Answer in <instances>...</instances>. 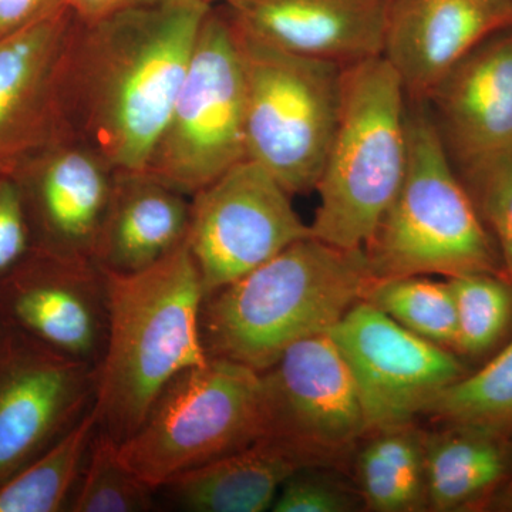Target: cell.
Here are the masks:
<instances>
[{
	"mask_svg": "<svg viewBox=\"0 0 512 512\" xmlns=\"http://www.w3.org/2000/svg\"><path fill=\"white\" fill-rule=\"evenodd\" d=\"M156 495L121 461L119 443L97 429L67 511L146 512L156 507Z\"/></svg>",
	"mask_w": 512,
	"mask_h": 512,
	"instance_id": "obj_26",
	"label": "cell"
},
{
	"mask_svg": "<svg viewBox=\"0 0 512 512\" xmlns=\"http://www.w3.org/2000/svg\"><path fill=\"white\" fill-rule=\"evenodd\" d=\"M259 375L261 440L306 466H338L367 436L355 379L329 333L293 343Z\"/></svg>",
	"mask_w": 512,
	"mask_h": 512,
	"instance_id": "obj_9",
	"label": "cell"
},
{
	"mask_svg": "<svg viewBox=\"0 0 512 512\" xmlns=\"http://www.w3.org/2000/svg\"><path fill=\"white\" fill-rule=\"evenodd\" d=\"M0 323L97 367L109 330L106 275L93 261L35 251L0 284Z\"/></svg>",
	"mask_w": 512,
	"mask_h": 512,
	"instance_id": "obj_14",
	"label": "cell"
},
{
	"mask_svg": "<svg viewBox=\"0 0 512 512\" xmlns=\"http://www.w3.org/2000/svg\"><path fill=\"white\" fill-rule=\"evenodd\" d=\"M512 29V0H389L382 56L407 100L437 84L488 37Z\"/></svg>",
	"mask_w": 512,
	"mask_h": 512,
	"instance_id": "obj_17",
	"label": "cell"
},
{
	"mask_svg": "<svg viewBox=\"0 0 512 512\" xmlns=\"http://www.w3.org/2000/svg\"><path fill=\"white\" fill-rule=\"evenodd\" d=\"M0 328H2V325H0Z\"/></svg>",
	"mask_w": 512,
	"mask_h": 512,
	"instance_id": "obj_34",
	"label": "cell"
},
{
	"mask_svg": "<svg viewBox=\"0 0 512 512\" xmlns=\"http://www.w3.org/2000/svg\"><path fill=\"white\" fill-rule=\"evenodd\" d=\"M202 2L208 3V5H231V3H237L239 0H202Z\"/></svg>",
	"mask_w": 512,
	"mask_h": 512,
	"instance_id": "obj_33",
	"label": "cell"
},
{
	"mask_svg": "<svg viewBox=\"0 0 512 512\" xmlns=\"http://www.w3.org/2000/svg\"><path fill=\"white\" fill-rule=\"evenodd\" d=\"M35 254L28 218L15 178L0 174V284Z\"/></svg>",
	"mask_w": 512,
	"mask_h": 512,
	"instance_id": "obj_30",
	"label": "cell"
},
{
	"mask_svg": "<svg viewBox=\"0 0 512 512\" xmlns=\"http://www.w3.org/2000/svg\"><path fill=\"white\" fill-rule=\"evenodd\" d=\"M363 301L414 335L456 349V303L448 281H431L426 275L375 279Z\"/></svg>",
	"mask_w": 512,
	"mask_h": 512,
	"instance_id": "obj_24",
	"label": "cell"
},
{
	"mask_svg": "<svg viewBox=\"0 0 512 512\" xmlns=\"http://www.w3.org/2000/svg\"><path fill=\"white\" fill-rule=\"evenodd\" d=\"M427 416L447 426L498 434L512 427V342L473 375L448 386Z\"/></svg>",
	"mask_w": 512,
	"mask_h": 512,
	"instance_id": "obj_25",
	"label": "cell"
},
{
	"mask_svg": "<svg viewBox=\"0 0 512 512\" xmlns=\"http://www.w3.org/2000/svg\"><path fill=\"white\" fill-rule=\"evenodd\" d=\"M406 174L365 245L375 279L500 275L501 262L426 101L407 100Z\"/></svg>",
	"mask_w": 512,
	"mask_h": 512,
	"instance_id": "obj_4",
	"label": "cell"
},
{
	"mask_svg": "<svg viewBox=\"0 0 512 512\" xmlns=\"http://www.w3.org/2000/svg\"><path fill=\"white\" fill-rule=\"evenodd\" d=\"M456 303L457 352L477 356L500 342L512 320V289L500 275L447 278Z\"/></svg>",
	"mask_w": 512,
	"mask_h": 512,
	"instance_id": "obj_27",
	"label": "cell"
},
{
	"mask_svg": "<svg viewBox=\"0 0 512 512\" xmlns=\"http://www.w3.org/2000/svg\"><path fill=\"white\" fill-rule=\"evenodd\" d=\"M261 439V375L239 363L208 359L165 386L138 429L119 443V456L157 491Z\"/></svg>",
	"mask_w": 512,
	"mask_h": 512,
	"instance_id": "obj_6",
	"label": "cell"
},
{
	"mask_svg": "<svg viewBox=\"0 0 512 512\" xmlns=\"http://www.w3.org/2000/svg\"><path fill=\"white\" fill-rule=\"evenodd\" d=\"M74 15L64 9L0 36V174L66 134L60 72Z\"/></svg>",
	"mask_w": 512,
	"mask_h": 512,
	"instance_id": "obj_15",
	"label": "cell"
},
{
	"mask_svg": "<svg viewBox=\"0 0 512 512\" xmlns=\"http://www.w3.org/2000/svg\"><path fill=\"white\" fill-rule=\"evenodd\" d=\"M245 158L241 49L224 8L212 6L144 170L192 197Z\"/></svg>",
	"mask_w": 512,
	"mask_h": 512,
	"instance_id": "obj_8",
	"label": "cell"
},
{
	"mask_svg": "<svg viewBox=\"0 0 512 512\" xmlns=\"http://www.w3.org/2000/svg\"><path fill=\"white\" fill-rule=\"evenodd\" d=\"M235 32L244 64L247 158L289 194L313 191L338 124L343 66Z\"/></svg>",
	"mask_w": 512,
	"mask_h": 512,
	"instance_id": "obj_7",
	"label": "cell"
},
{
	"mask_svg": "<svg viewBox=\"0 0 512 512\" xmlns=\"http://www.w3.org/2000/svg\"><path fill=\"white\" fill-rule=\"evenodd\" d=\"M451 427L423 434L424 494L434 511H453L478 500L507 471L504 448L487 431Z\"/></svg>",
	"mask_w": 512,
	"mask_h": 512,
	"instance_id": "obj_21",
	"label": "cell"
},
{
	"mask_svg": "<svg viewBox=\"0 0 512 512\" xmlns=\"http://www.w3.org/2000/svg\"><path fill=\"white\" fill-rule=\"evenodd\" d=\"M512 279V157L460 173Z\"/></svg>",
	"mask_w": 512,
	"mask_h": 512,
	"instance_id": "obj_28",
	"label": "cell"
},
{
	"mask_svg": "<svg viewBox=\"0 0 512 512\" xmlns=\"http://www.w3.org/2000/svg\"><path fill=\"white\" fill-rule=\"evenodd\" d=\"M116 174L103 154L70 133L26 157L10 175L19 188L35 251L93 261Z\"/></svg>",
	"mask_w": 512,
	"mask_h": 512,
	"instance_id": "obj_13",
	"label": "cell"
},
{
	"mask_svg": "<svg viewBox=\"0 0 512 512\" xmlns=\"http://www.w3.org/2000/svg\"><path fill=\"white\" fill-rule=\"evenodd\" d=\"M373 281L365 249L335 247L312 235L299 239L205 295V353L264 372L293 343L328 333Z\"/></svg>",
	"mask_w": 512,
	"mask_h": 512,
	"instance_id": "obj_2",
	"label": "cell"
},
{
	"mask_svg": "<svg viewBox=\"0 0 512 512\" xmlns=\"http://www.w3.org/2000/svg\"><path fill=\"white\" fill-rule=\"evenodd\" d=\"M109 330L93 410L117 443L140 426L165 386L210 357L201 339L205 292L188 242L136 274H107Z\"/></svg>",
	"mask_w": 512,
	"mask_h": 512,
	"instance_id": "obj_3",
	"label": "cell"
},
{
	"mask_svg": "<svg viewBox=\"0 0 512 512\" xmlns=\"http://www.w3.org/2000/svg\"><path fill=\"white\" fill-rule=\"evenodd\" d=\"M157 2L161 0H67V5L77 19L90 22V20L106 18L114 13L153 5Z\"/></svg>",
	"mask_w": 512,
	"mask_h": 512,
	"instance_id": "obj_32",
	"label": "cell"
},
{
	"mask_svg": "<svg viewBox=\"0 0 512 512\" xmlns=\"http://www.w3.org/2000/svg\"><path fill=\"white\" fill-rule=\"evenodd\" d=\"M363 504L359 493L330 473L329 467L299 468L282 485L275 512H350Z\"/></svg>",
	"mask_w": 512,
	"mask_h": 512,
	"instance_id": "obj_29",
	"label": "cell"
},
{
	"mask_svg": "<svg viewBox=\"0 0 512 512\" xmlns=\"http://www.w3.org/2000/svg\"><path fill=\"white\" fill-rule=\"evenodd\" d=\"M426 103L460 173L512 157V29L471 50Z\"/></svg>",
	"mask_w": 512,
	"mask_h": 512,
	"instance_id": "obj_16",
	"label": "cell"
},
{
	"mask_svg": "<svg viewBox=\"0 0 512 512\" xmlns=\"http://www.w3.org/2000/svg\"><path fill=\"white\" fill-rule=\"evenodd\" d=\"M306 466L291 451L259 440L173 478L158 488L168 504L190 512H264L293 473Z\"/></svg>",
	"mask_w": 512,
	"mask_h": 512,
	"instance_id": "obj_20",
	"label": "cell"
},
{
	"mask_svg": "<svg viewBox=\"0 0 512 512\" xmlns=\"http://www.w3.org/2000/svg\"><path fill=\"white\" fill-rule=\"evenodd\" d=\"M211 5L161 0L77 19L64 50V128L117 170H144L163 133Z\"/></svg>",
	"mask_w": 512,
	"mask_h": 512,
	"instance_id": "obj_1",
	"label": "cell"
},
{
	"mask_svg": "<svg viewBox=\"0 0 512 512\" xmlns=\"http://www.w3.org/2000/svg\"><path fill=\"white\" fill-rule=\"evenodd\" d=\"M367 436L356 458L363 505L376 512L420 510L426 505L423 433L407 424Z\"/></svg>",
	"mask_w": 512,
	"mask_h": 512,
	"instance_id": "obj_22",
	"label": "cell"
},
{
	"mask_svg": "<svg viewBox=\"0 0 512 512\" xmlns=\"http://www.w3.org/2000/svg\"><path fill=\"white\" fill-rule=\"evenodd\" d=\"M291 197L248 158L192 195L187 242L205 295L311 237V227L301 220Z\"/></svg>",
	"mask_w": 512,
	"mask_h": 512,
	"instance_id": "obj_10",
	"label": "cell"
},
{
	"mask_svg": "<svg viewBox=\"0 0 512 512\" xmlns=\"http://www.w3.org/2000/svg\"><path fill=\"white\" fill-rule=\"evenodd\" d=\"M191 197L146 170H117L93 261L128 275L163 261L188 238Z\"/></svg>",
	"mask_w": 512,
	"mask_h": 512,
	"instance_id": "obj_19",
	"label": "cell"
},
{
	"mask_svg": "<svg viewBox=\"0 0 512 512\" xmlns=\"http://www.w3.org/2000/svg\"><path fill=\"white\" fill-rule=\"evenodd\" d=\"M328 333L355 379L367 434L412 424L467 375L451 350L414 335L366 301Z\"/></svg>",
	"mask_w": 512,
	"mask_h": 512,
	"instance_id": "obj_11",
	"label": "cell"
},
{
	"mask_svg": "<svg viewBox=\"0 0 512 512\" xmlns=\"http://www.w3.org/2000/svg\"><path fill=\"white\" fill-rule=\"evenodd\" d=\"M241 35L349 66L382 56L389 0H239L221 5Z\"/></svg>",
	"mask_w": 512,
	"mask_h": 512,
	"instance_id": "obj_18",
	"label": "cell"
},
{
	"mask_svg": "<svg viewBox=\"0 0 512 512\" xmlns=\"http://www.w3.org/2000/svg\"><path fill=\"white\" fill-rule=\"evenodd\" d=\"M2 325V323H0ZM96 367L0 328V485L93 407Z\"/></svg>",
	"mask_w": 512,
	"mask_h": 512,
	"instance_id": "obj_12",
	"label": "cell"
},
{
	"mask_svg": "<svg viewBox=\"0 0 512 512\" xmlns=\"http://www.w3.org/2000/svg\"><path fill=\"white\" fill-rule=\"evenodd\" d=\"M97 429L92 407L53 446L0 485V512L67 511Z\"/></svg>",
	"mask_w": 512,
	"mask_h": 512,
	"instance_id": "obj_23",
	"label": "cell"
},
{
	"mask_svg": "<svg viewBox=\"0 0 512 512\" xmlns=\"http://www.w3.org/2000/svg\"><path fill=\"white\" fill-rule=\"evenodd\" d=\"M64 9H69L67 0H0V36L28 28Z\"/></svg>",
	"mask_w": 512,
	"mask_h": 512,
	"instance_id": "obj_31",
	"label": "cell"
},
{
	"mask_svg": "<svg viewBox=\"0 0 512 512\" xmlns=\"http://www.w3.org/2000/svg\"><path fill=\"white\" fill-rule=\"evenodd\" d=\"M407 97L383 56L343 67L335 134L315 191L312 237L363 249L406 174Z\"/></svg>",
	"mask_w": 512,
	"mask_h": 512,
	"instance_id": "obj_5",
	"label": "cell"
}]
</instances>
